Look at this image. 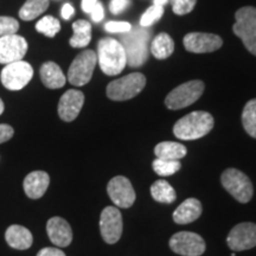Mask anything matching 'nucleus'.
Wrapping results in <instances>:
<instances>
[{"label": "nucleus", "mask_w": 256, "mask_h": 256, "mask_svg": "<svg viewBox=\"0 0 256 256\" xmlns=\"http://www.w3.org/2000/svg\"><path fill=\"white\" fill-rule=\"evenodd\" d=\"M104 28L107 32L110 34H124L132 28V25L127 22H108L104 25Z\"/></svg>", "instance_id": "obj_33"}, {"label": "nucleus", "mask_w": 256, "mask_h": 256, "mask_svg": "<svg viewBox=\"0 0 256 256\" xmlns=\"http://www.w3.org/2000/svg\"><path fill=\"white\" fill-rule=\"evenodd\" d=\"M152 168L158 176L162 177H168V176L174 174L182 168V164L179 160H168V159H159L156 158L153 162Z\"/></svg>", "instance_id": "obj_28"}, {"label": "nucleus", "mask_w": 256, "mask_h": 256, "mask_svg": "<svg viewBox=\"0 0 256 256\" xmlns=\"http://www.w3.org/2000/svg\"><path fill=\"white\" fill-rule=\"evenodd\" d=\"M223 188L240 203H248L254 194V188L247 174L238 168H226L220 176Z\"/></svg>", "instance_id": "obj_6"}, {"label": "nucleus", "mask_w": 256, "mask_h": 256, "mask_svg": "<svg viewBox=\"0 0 256 256\" xmlns=\"http://www.w3.org/2000/svg\"><path fill=\"white\" fill-rule=\"evenodd\" d=\"M170 0H153V5H156V6H164L168 4Z\"/></svg>", "instance_id": "obj_40"}, {"label": "nucleus", "mask_w": 256, "mask_h": 256, "mask_svg": "<svg viewBox=\"0 0 256 256\" xmlns=\"http://www.w3.org/2000/svg\"><path fill=\"white\" fill-rule=\"evenodd\" d=\"M83 104H84V94L76 89H70L66 92L60 98L58 115L66 122H72L78 116Z\"/></svg>", "instance_id": "obj_16"}, {"label": "nucleus", "mask_w": 256, "mask_h": 256, "mask_svg": "<svg viewBox=\"0 0 256 256\" xmlns=\"http://www.w3.org/2000/svg\"><path fill=\"white\" fill-rule=\"evenodd\" d=\"M28 42L24 37L16 34L0 37V64H10L23 60L26 55Z\"/></svg>", "instance_id": "obj_15"}, {"label": "nucleus", "mask_w": 256, "mask_h": 256, "mask_svg": "<svg viewBox=\"0 0 256 256\" xmlns=\"http://www.w3.org/2000/svg\"><path fill=\"white\" fill-rule=\"evenodd\" d=\"M5 240L10 247L18 249V250H26L34 243V238L30 230L18 224L8 226L5 232Z\"/></svg>", "instance_id": "obj_19"}, {"label": "nucleus", "mask_w": 256, "mask_h": 256, "mask_svg": "<svg viewBox=\"0 0 256 256\" xmlns=\"http://www.w3.org/2000/svg\"><path fill=\"white\" fill-rule=\"evenodd\" d=\"M98 62L102 72L108 76L119 75L127 64L122 44L114 38H102L98 44Z\"/></svg>", "instance_id": "obj_3"}, {"label": "nucleus", "mask_w": 256, "mask_h": 256, "mask_svg": "<svg viewBox=\"0 0 256 256\" xmlns=\"http://www.w3.org/2000/svg\"><path fill=\"white\" fill-rule=\"evenodd\" d=\"M151 30L148 28H132L128 32L120 34V43L122 44L127 57V64L132 68L142 66L150 55Z\"/></svg>", "instance_id": "obj_1"}, {"label": "nucleus", "mask_w": 256, "mask_h": 256, "mask_svg": "<svg viewBox=\"0 0 256 256\" xmlns=\"http://www.w3.org/2000/svg\"><path fill=\"white\" fill-rule=\"evenodd\" d=\"M55 2H60V0H55Z\"/></svg>", "instance_id": "obj_42"}, {"label": "nucleus", "mask_w": 256, "mask_h": 256, "mask_svg": "<svg viewBox=\"0 0 256 256\" xmlns=\"http://www.w3.org/2000/svg\"><path fill=\"white\" fill-rule=\"evenodd\" d=\"M40 80L43 84L49 89L62 88L66 82V78L58 64L55 62H46L40 70Z\"/></svg>", "instance_id": "obj_21"}, {"label": "nucleus", "mask_w": 256, "mask_h": 256, "mask_svg": "<svg viewBox=\"0 0 256 256\" xmlns=\"http://www.w3.org/2000/svg\"><path fill=\"white\" fill-rule=\"evenodd\" d=\"M204 92V83L200 80L185 82L178 86L166 96L165 104L168 110H178L188 107L200 98Z\"/></svg>", "instance_id": "obj_7"}, {"label": "nucleus", "mask_w": 256, "mask_h": 256, "mask_svg": "<svg viewBox=\"0 0 256 256\" xmlns=\"http://www.w3.org/2000/svg\"><path fill=\"white\" fill-rule=\"evenodd\" d=\"M151 194L154 198V200L165 204L174 203L176 198H177L174 188L171 186V184L164 180V179H159V180H156L152 184Z\"/></svg>", "instance_id": "obj_26"}, {"label": "nucleus", "mask_w": 256, "mask_h": 256, "mask_svg": "<svg viewBox=\"0 0 256 256\" xmlns=\"http://www.w3.org/2000/svg\"><path fill=\"white\" fill-rule=\"evenodd\" d=\"M89 14L92 16V19L95 22V23H100V22L104 17V5H102L100 2H96V5L94 6V8L92 10V12Z\"/></svg>", "instance_id": "obj_36"}, {"label": "nucleus", "mask_w": 256, "mask_h": 256, "mask_svg": "<svg viewBox=\"0 0 256 256\" xmlns=\"http://www.w3.org/2000/svg\"><path fill=\"white\" fill-rule=\"evenodd\" d=\"M50 184V177L46 171H34L24 179V191L31 200L43 197Z\"/></svg>", "instance_id": "obj_18"}, {"label": "nucleus", "mask_w": 256, "mask_h": 256, "mask_svg": "<svg viewBox=\"0 0 256 256\" xmlns=\"http://www.w3.org/2000/svg\"><path fill=\"white\" fill-rule=\"evenodd\" d=\"M130 0H112L110 4V10L113 14H120L128 8Z\"/></svg>", "instance_id": "obj_34"}, {"label": "nucleus", "mask_w": 256, "mask_h": 256, "mask_svg": "<svg viewBox=\"0 0 256 256\" xmlns=\"http://www.w3.org/2000/svg\"><path fill=\"white\" fill-rule=\"evenodd\" d=\"M98 63V56L95 51L84 50L78 54L70 64L68 72V81L76 87L87 84L92 78V72Z\"/></svg>", "instance_id": "obj_8"}, {"label": "nucleus", "mask_w": 256, "mask_h": 256, "mask_svg": "<svg viewBox=\"0 0 256 256\" xmlns=\"http://www.w3.org/2000/svg\"><path fill=\"white\" fill-rule=\"evenodd\" d=\"M202 215V203L196 198H188L174 212V220L177 224L194 222Z\"/></svg>", "instance_id": "obj_20"}, {"label": "nucleus", "mask_w": 256, "mask_h": 256, "mask_svg": "<svg viewBox=\"0 0 256 256\" xmlns=\"http://www.w3.org/2000/svg\"><path fill=\"white\" fill-rule=\"evenodd\" d=\"M186 147L183 144L174 142H159L154 148V154L159 159L180 160L186 156Z\"/></svg>", "instance_id": "obj_23"}, {"label": "nucleus", "mask_w": 256, "mask_h": 256, "mask_svg": "<svg viewBox=\"0 0 256 256\" xmlns=\"http://www.w3.org/2000/svg\"><path fill=\"white\" fill-rule=\"evenodd\" d=\"M74 34L70 38L69 44L72 48H84L87 46L92 40V25L89 22L83 20H76L72 24Z\"/></svg>", "instance_id": "obj_24"}, {"label": "nucleus", "mask_w": 256, "mask_h": 256, "mask_svg": "<svg viewBox=\"0 0 256 256\" xmlns=\"http://www.w3.org/2000/svg\"><path fill=\"white\" fill-rule=\"evenodd\" d=\"M46 232L50 241L57 247H68L72 241V226L62 217H52L48 220Z\"/></svg>", "instance_id": "obj_17"}, {"label": "nucleus", "mask_w": 256, "mask_h": 256, "mask_svg": "<svg viewBox=\"0 0 256 256\" xmlns=\"http://www.w3.org/2000/svg\"><path fill=\"white\" fill-rule=\"evenodd\" d=\"M107 192L116 208H130L136 202V191L126 177L116 176L107 185Z\"/></svg>", "instance_id": "obj_13"}, {"label": "nucleus", "mask_w": 256, "mask_h": 256, "mask_svg": "<svg viewBox=\"0 0 256 256\" xmlns=\"http://www.w3.org/2000/svg\"><path fill=\"white\" fill-rule=\"evenodd\" d=\"M19 30L17 19L12 17H0V37L16 34Z\"/></svg>", "instance_id": "obj_31"}, {"label": "nucleus", "mask_w": 256, "mask_h": 256, "mask_svg": "<svg viewBox=\"0 0 256 256\" xmlns=\"http://www.w3.org/2000/svg\"><path fill=\"white\" fill-rule=\"evenodd\" d=\"M242 124L246 132L256 139V98L248 101L243 108Z\"/></svg>", "instance_id": "obj_27"}, {"label": "nucleus", "mask_w": 256, "mask_h": 256, "mask_svg": "<svg viewBox=\"0 0 256 256\" xmlns=\"http://www.w3.org/2000/svg\"><path fill=\"white\" fill-rule=\"evenodd\" d=\"M32 76H34V69L31 64L24 60H18V62L6 64L0 74V80L6 89L17 92L23 89L31 81Z\"/></svg>", "instance_id": "obj_9"}, {"label": "nucleus", "mask_w": 256, "mask_h": 256, "mask_svg": "<svg viewBox=\"0 0 256 256\" xmlns=\"http://www.w3.org/2000/svg\"><path fill=\"white\" fill-rule=\"evenodd\" d=\"M36 30L44 36L52 38L58 34L60 30V20L52 16H46L36 24Z\"/></svg>", "instance_id": "obj_29"}, {"label": "nucleus", "mask_w": 256, "mask_h": 256, "mask_svg": "<svg viewBox=\"0 0 256 256\" xmlns=\"http://www.w3.org/2000/svg\"><path fill=\"white\" fill-rule=\"evenodd\" d=\"M234 34L242 40L249 52L256 56V8L243 6L235 14Z\"/></svg>", "instance_id": "obj_4"}, {"label": "nucleus", "mask_w": 256, "mask_h": 256, "mask_svg": "<svg viewBox=\"0 0 256 256\" xmlns=\"http://www.w3.org/2000/svg\"><path fill=\"white\" fill-rule=\"evenodd\" d=\"M183 43L185 49L194 54L214 52L223 46L222 38L206 32H191L185 34Z\"/></svg>", "instance_id": "obj_14"}, {"label": "nucleus", "mask_w": 256, "mask_h": 256, "mask_svg": "<svg viewBox=\"0 0 256 256\" xmlns=\"http://www.w3.org/2000/svg\"><path fill=\"white\" fill-rule=\"evenodd\" d=\"M49 4L50 0H26L19 10V18L25 22L34 20L46 11Z\"/></svg>", "instance_id": "obj_25"}, {"label": "nucleus", "mask_w": 256, "mask_h": 256, "mask_svg": "<svg viewBox=\"0 0 256 256\" xmlns=\"http://www.w3.org/2000/svg\"><path fill=\"white\" fill-rule=\"evenodd\" d=\"M98 0H82V10L83 12H86V14H90L92 10L94 8V6L96 5V2H98Z\"/></svg>", "instance_id": "obj_39"}, {"label": "nucleus", "mask_w": 256, "mask_h": 256, "mask_svg": "<svg viewBox=\"0 0 256 256\" xmlns=\"http://www.w3.org/2000/svg\"><path fill=\"white\" fill-rule=\"evenodd\" d=\"M214 124L212 115L208 112H192L176 122L174 133L180 140L200 139L211 132Z\"/></svg>", "instance_id": "obj_2"}, {"label": "nucleus", "mask_w": 256, "mask_h": 256, "mask_svg": "<svg viewBox=\"0 0 256 256\" xmlns=\"http://www.w3.org/2000/svg\"><path fill=\"white\" fill-rule=\"evenodd\" d=\"M14 134V130L10 124H0V144L8 142Z\"/></svg>", "instance_id": "obj_35"}, {"label": "nucleus", "mask_w": 256, "mask_h": 256, "mask_svg": "<svg viewBox=\"0 0 256 256\" xmlns=\"http://www.w3.org/2000/svg\"><path fill=\"white\" fill-rule=\"evenodd\" d=\"M146 86V78L142 72H132L112 81L107 86V96L113 101H126L136 98Z\"/></svg>", "instance_id": "obj_5"}, {"label": "nucleus", "mask_w": 256, "mask_h": 256, "mask_svg": "<svg viewBox=\"0 0 256 256\" xmlns=\"http://www.w3.org/2000/svg\"><path fill=\"white\" fill-rule=\"evenodd\" d=\"M170 248L182 256H200L206 252V242L196 232H180L170 238Z\"/></svg>", "instance_id": "obj_10"}, {"label": "nucleus", "mask_w": 256, "mask_h": 256, "mask_svg": "<svg viewBox=\"0 0 256 256\" xmlns=\"http://www.w3.org/2000/svg\"><path fill=\"white\" fill-rule=\"evenodd\" d=\"M226 243L234 252H243L256 247V224L244 222L235 226L230 230Z\"/></svg>", "instance_id": "obj_12"}, {"label": "nucleus", "mask_w": 256, "mask_h": 256, "mask_svg": "<svg viewBox=\"0 0 256 256\" xmlns=\"http://www.w3.org/2000/svg\"><path fill=\"white\" fill-rule=\"evenodd\" d=\"M74 14H75V10H74L72 4L66 2V4L63 5L62 11H60V14H62V17L66 19V20H68V19L72 18Z\"/></svg>", "instance_id": "obj_38"}, {"label": "nucleus", "mask_w": 256, "mask_h": 256, "mask_svg": "<svg viewBox=\"0 0 256 256\" xmlns=\"http://www.w3.org/2000/svg\"><path fill=\"white\" fill-rule=\"evenodd\" d=\"M172 10L177 16H184L190 14L196 6L197 0H170Z\"/></svg>", "instance_id": "obj_32"}, {"label": "nucleus", "mask_w": 256, "mask_h": 256, "mask_svg": "<svg viewBox=\"0 0 256 256\" xmlns=\"http://www.w3.org/2000/svg\"><path fill=\"white\" fill-rule=\"evenodd\" d=\"M5 110V106H4V102H2V98H0V115L2 114V112Z\"/></svg>", "instance_id": "obj_41"}, {"label": "nucleus", "mask_w": 256, "mask_h": 256, "mask_svg": "<svg viewBox=\"0 0 256 256\" xmlns=\"http://www.w3.org/2000/svg\"><path fill=\"white\" fill-rule=\"evenodd\" d=\"M122 216L116 206H107L100 216V232L104 241L114 244L122 235Z\"/></svg>", "instance_id": "obj_11"}, {"label": "nucleus", "mask_w": 256, "mask_h": 256, "mask_svg": "<svg viewBox=\"0 0 256 256\" xmlns=\"http://www.w3.org/2000/svg\"><path fill=\"white\" fill-rule=\"evenodd\" d=\"M162 14H164V8L162 6H150L145 11V14L142 16V18H140V26L150 28L156 22H158L162 17Z\"/></svg>", "instance_id": "obj_30"}, {"label": "nucleus", "mask_w": 256, "mask_h": 256, "mask_svg": "<svg viewBox=\"0 0 256 256\" xmlns=\"http://www.w3.org/2000/svg\"><path fill=\"white\" fill-rule=\"evenodd\" d=\"M37 256H66V254H64V252H62L58 248L48 247V248L40 249V250L38 252Z\"/></svg>", "instance_id": "obj_37"}, {"label": "nucleus", "mask_w": 256, "mask_h": 256, "mask_svg": "<svg viewBox=\"0 0 256 256\" xmlns=\"http://www.w3.org/2000/svg\"><path fill=\"white\" fill-rule=\"evenodd\" d=\"M150 51L156 60H166L174 54V42L170 37V34L162 32L153 38Z\"/></svg>", "instance_id": "obj_22"}]
</instances>
